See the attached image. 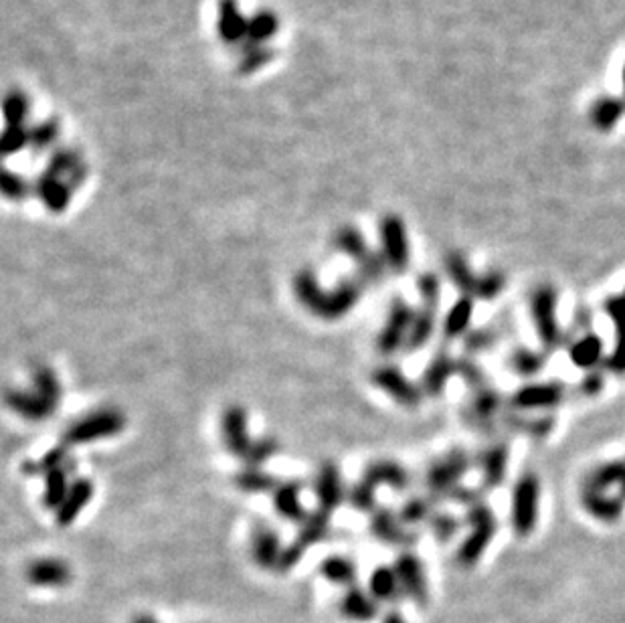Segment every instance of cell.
Here are the masks:
<instances>
[{
    "label": "cell",
    "mask_w": 625,
    "mask_h": 623,
    "mask_svg": "<svg viewBox=\"0 0 625 623\" xmlns=\"http://www.w3.org/2000/svg\"><path fill=\"white\" fill-rule=\"evenodd\" d=\"M294 296L298 304L310 312L314 318L334 322L344 316H348L356 306L361 304L365 284L359 276H346L342 278L332 290H324L320 286V280L316 272H312L310 267H304L292 282Z\"/></svg>",
    "instance_id": "6da1fadb"
},
{
    "label": "cell",
    "mask_w": 625,
    "mask_h": 623,
    "mask_svg": "<svg viewBox=\"0 0 625 623\" xmlns=\"http://www.w3.org/2000/svg\"><path fill=\"white\" fill-rule=\"evenodd\" d=\"M557 306H559V294L555 286L541 284L530 292L528 310H530L534 330H537L543 350L551 354L557 352L559 348H565V332L561 330V324H559Z\"/></svg>",
    "instance_id": "7a4b0ae2"
},
{
    "label": "cell",
    "mask_w": 625,
    "mask_h": 623,
    "mask_svg": "<svg viewBox=\"0 0 625 623\" xmlns=\"http://www.w3.org/2000/svg\"><path fill=\"white\" fill-rule=\"evenodd\" d=\"M126 429V415L120 409L108 407L98 409L79 417L61 433V445L65 448H77V445H89L100 439L120 435Z\"/></svg>",
    "instance_id": "3957f363"
},
{
    "label": "cell",
    "mask_w": 625,
    "mask_h": 623,
    "mask_svg": "<svg viewBox=\"0 0 625 623\" xmlns=\"http://www.w3.org/2000/svg\"><path fill=\"white\" fill-rule=\"evenodd\" d=\"M472 468V456L464 448H454L445 456L433 460L425 472V488L437 502L448 500L450 494L462 486L464 476Z\"/></svg>",
    "instance_id": "277c9868"
},
{
    "label": "cell",
    "mask_w": 625,
    "mask_h": 623,
    "mask_svg": "<svg viewBox=\"0 0 625 623\" xmlns=\"http://www.w3.org/2000/svg\"><path fill=\"white\" fill-rule=\"evenodd\" d=\"M464 522L472 530H470L468 537L462 541V545L458 547L456 561L462 567H474L482 559L486 549L490 547L494 534H496V528H498V520H496V514L492 512V508L488 504L480 502V504L470 506L466 510Z\"/></svg>",
    "instance_id": "5b68a950"
},
{
    "label": "cell",
    "mask_w": 625,
    "mask_h": 623,
    "mask_svg": "<svg viewBox=\"0 0 625 623\" xmlns=\"http://www.w3.org/2000/svg\"><path fill=\"white\" fill-rule=\"evenodd\" d=\"M539 506H541V480L537 474L526 472L516 480L510 500V522L518 537L524 539L537 528Z\"/></svg>",
    "instance_id": "8992f818"
},
{
    "label": "cell",
    "mask_w": 625,
    "mask_h": 623,
    "mask_svg": "<svg viewBox=\"0 0 625 623\" xmlns=\"http://www.w3.org/2000/svg\"><path fill=\"white\" fill-rule=\"evenodd\" d=\"M379 241H381V253L387 259L389 270L393 274H405L411 263V245L407 235L405 221L389 213L379 223Z\"/></svg>",
    "instance_id": "52a82bcc"
},
{
    "label": "cell",
    "mask_w": 625,
    "mask_h": 623,
    "mask_svg": "<svg viewBox=\"0 0 625 623\" xmlns=\"http://www.w3.org/2000/svg\"><path fill=\"white\" fill-rule=\"evenodd\" d=\"M415 312L411 304H407L403 298H395L387 310L385 324L377 336V350L383 356H393L401 350H405Z\"/></svg>",
    "instance_id": "ba28073f"
},
{
    "label": "cell",
    "mask_w": 625,
    "mask_h": 623,
    "mask_svg": "<svg viewBox=\"0 0 625 623\" xmlns=\"http://www.w3.org/2000/svg\"><path fill=\"white\" fill-rule=\"evenodd\" d=\"M371 383L381 389L387 397H391L397 405L415 409L423 401V391L417 383H413L399 367L395 365H379L371 373Z\"/></svg>",
    "instance_id": "9c48e42d"
},
{
    "label": "cell",
    "mask_w": 625,
    "mask_h": 623,
    "mask_svg": "<svg viewBox=\"0 0 625 623\" xmlns=\"http://www.w3.org/2000/svg\"><path fill=\"white\" fill-rule=\"evenodd\" d=\"M567 389L559 381L549 383H528L516 389L508 399V409L512 411H551L565 401Z\"/></svg>",
    "instance_id": "30bf717a"
},
{
    "label": "cell",
    "mask_w": 625,
    "mask_h": 623,
    "mask_svg": "<svg viewBox=\"0 0 625 623\" xmlns=\"http://www.w3.org/2000/svg\"><path fill=\"white\" fill-rule=\"evenodd\" d=\"M504 409V399L500 391L494 387H484L480 391H474L472 401L462 409V417L468 425V429H474L482 435L496 433V417Z\"/></svg>",
    "instance_id": "8fae6325"
},
{
    "label": "cell",
    "mask_w": 625,
    "mask_h": 623,
    "mask_svg": "<svg viewBox=\"0 0 625 623\" xmlns=\"http://www.w3.org/2000/svg\"><path fill=\"white\" fill-rule=\"evenodd\" d=\"M219 431H221V441L225 445V450L231 456L243 460L253 445V437L249 433L247 409L237 403L225 407L221 413Z\"/></svg>",
    "instance_id": "7c38bea8"
},
{
    "label": "cell",
    "mask_w": 625,
    "mask_h": 623,
    "mask_svg": "<svg viewBox=\"0 0 625 623\" xmlns=\"http://www.w3.org/2000/svg\"><path fill=\"white\" fill-rule=\"evenodd\" d=\"M369 530L373 537L389 547H413L417 543V532L407 528L399 514L387 506H377V510L371 514Z\"/></svg>",
    "instance_id": "4fadbf2b"
},
{
    "label": "cell",
    "mask_w": 625,
    "mask_h": 623,
    "mask_svg": "<svg viewBox=\"0 0 625 623\" xmlns=\"http://www.w3.org/2000/svg\"><path fill=\"white\" fill-rule=\"evenodd\" d=\"M314 494H316V508L328 514H334L336 508H340V504L346 500L348 490L344 488L342 472L334 462H324L318 468Z\"/></svg>",
    "instance_id": "5bb4252c"
},
{
    "label": "cell",
    "mask_w": 625,
    "mask_h": 623,
    "mask_svg": "<svg viewBox=\"0 0 625 623\" xmlns=\"http://www.w3.org/2000/svg\"><path fill=\"white\" fill-rule=\"evenodd\" d=\"M286 547L276 528L267 522H257L251 532V557L263 569H280Z\"/></svg>",
    "instance_id": "9a60e30c"
},
{
    "label": "cell",
    "mask_w": 625,
    "mask_h": 623,
    "mask_svg": "<svg viewBox=\"0 0 625 623\" xmlns=\"http://www.w3.org/2000/svg\"><path fill=\"white\" fill-rule=\"evenodd\" d=\"M476 466L482 474L484 490H496L504 484L510 466V445L508 441H494L476 456Z\"/></svg>",
    "instance_id": "2e32d148"
},
{
    "label": "cell",
    "mask_w": 625,
    "mask_h": 623,
    "mask_svg": "<svg viewBox=\"0 0 625 623\" xmlns=\"http://www.w3.org/2000/svg\"><path fill=\"white\" fill-rule=\"evenodd\" d=\"M603 310L613 322L615 328V348L607 356L603 369L611 375H625V300L621 296H607L603 302Z\"/></svg>",
    "instance_id": "e0dca14e"
},
{
    "label": "cell",
    "mask_w": 625,
    "mask_h": 623,
    "mask_svg": "<svg viewBox=\"0 0 625 623\" xmlns=\"http://www.w3.org/2000/svg\"><path fill=\"white\" fill-rule=\"evenodd\" d=\"M454 375H456V359L445 348H439L431 356L429 365L425 367L419 387H421L425 397L437 399L443 395L445 387H448V383Z\"/></svg>",
    "instance_id": "ac0fdd59"
},
{
    "label": "cell",
    "mask_w": 625,
    "mask_h": 623,
    "mask_svg": "<svg viewBox=\"0 0 625 623\" xmlns=\"http://www.w3.org/2000/svg\"><path fill=\"white\" fill-rule=\"evenodd\" d=\"M395 571H397V577L401 581L403 593L407 597H411L417 605H425L429 593H427L425 569H423V563L419 561V557H415L409 551L401 553L397 563H395Z\"/></svg>",
    "instance_id": "d6986e66"
},
{
    "label": "cell",
    "mask_w": 625,
    "mask_h": 623,
    "mask_svg": "<svg viewBox=\"0 0 625 623\" xmlns=\"http://www.w3.org/2000/svg\"><path fill=\"white\" fill-rule=\"evenodd\" d=\"M73 193L75 191L69 185L67 178L57 176L49 170H43V174L37 178V183H35V195L39 197L43 207L51 213L67 211Z\"/></svg>",
    "instance_id": "ffe728a7"
},
{
    "label": "cell",
    "mask_w": 625,
    "mask_h": 623,
    "mask_svg": "<svg viewBox=\"0 0 625 623\" xmlns=\"http://www.w3.org/2000/svg\"><path fill=\"white\" fill-rule=\"evenodd\" d=\"M94 492H96V486H94L92 480H89V478H75L71 482V488H69L65 500L53 512L57 526H61V528L71 526L77 520V516L87 508V504L92 502Z\"/></svg>",
    "instance_id": "44dd1931"
},
{
    "label": "cell",
    "mask_w": 625,
    "mask_h": 623,
    "mask_svg": "<svg viewBox=\"0 0 625 623\" xmlns=\"http://www.w3.org/2000/svg\"><path fill=\"white\" fill-rule=\"evenodd\" d=\"M249 19L241 13L237 0H219L217 31L225 45H243L247 41Z\"/></svg>",
    "instance_id": "7402d4cb"
},
{
    "label": "cell",
    "mask_w": 625,
    "mask_h": 623,
    "mask_svg": "<svg viewBox=\"0 0 625 623\" xmlns=\"http://www.w3.org/2000/svg\"><path fill=\"white\" fill-rule=\"evenodd\" d=\"M272 502L276 512L290 522H304L308 518V508L302 500V484L298 480L280 482L272 494Z\"/></svg>",
    "instance_id": "603a6c76"
},
{
    "label": "cell",
    "mask_w": 625,
    "mask_h": 623,
    "mask_svg": "<svg viewBox=\"0 0 625 623\" xmlns=\"http://www.w3.org/2000/svg\"><path fill=\"white\" fill-rule=\"evenodd\" d=\"M567 350H569L571 363L577 369H583V371L599 369V365L603 367V363L607 359L605 348H603V340L597 334H593V332H587V334L579 336L575 342H571V346Z\"/></svg>",
    "instance_id": "cb8c5ba5"
},
{
    "label": "cell",
    "mask_w": 625,
    "mask_h": 623,
    "mask_svg": "<svg viewBox=\"0 0 625 623\" xmlns=\"http://www.w3.org/2000/svg\"><path fill=\"white\" fill-rule=\"evenodd\" d=\"M363 478L369 480L371 484L379 486H389L397 492H403L411 486V474L407 468H403L399 462L393 460H375L371 462L365 472Z\"/></svg>",
    "instance_id": "d4e9b609"
},
{
    "label": "cell",
    "mask_w": 625,
    "mask_h": 623,
    "mask_svg": "<svg viewBox=\"0 0 625 623\" xmlns=\"http://www.w3.org/2000/svg\"><path fill=\"white\" fill-rule=\"evenodd\" d=\"M581 506L595 520L613 524L623 516L625 498L611 496L607 492H581Z\"/></svg>",
    "instance_id": "484cf974"
},
{
    "label": "cell",
    "mask_w": 625,
    "mask_h": 623,
    "mask_svg": "<svg viewBox=\"0 0 625 623\" xmlns=\"http://www.w3.org/2000/svg\"><path fill=\"white\" fill-rule=\"evenodd\" d=\"M5 403L13 413L27 421H45L53 417V411L41 401L33 389H7Z\"/></svg>",
    "instance_id": "4316f807"
},
{
    "label": "cell",
    "mask_w": 625,
    "mask_h": 623,
    "mask_svg": "<svg viewBox=\"0 0 625 623\" xmlns=\"http://www.w3.org/2000/svg\"><path fill=\"white\" fill-rule=\"evenodd\" d=\"M31 389L41 397V401L53 411V415L59 411L63 401V387L57 377V373L49 365H35L31 371Z\"/></svg>",
    "instance_id": "83f0119b"
},
{
    "label": "cell",
    "mask_w": 625,
    "mask_h": 623,
    "mask_svg": "<svg viewBox=\"0 0 625 623\" xmlns=\"http://www.w3.org/2000/svg\"><path fill=\"white\" fill-rule=\"evenodd\" d=\"M443 267L450 282L460 290V294L474 298L476 286H478V274H474L466 255L462 251H450L443 259Z\"/></svg>",
    "instance_id": "f1b7e54d"
},
{
    "label": "cell",
    "mask_w": 625,
    "mask_h": 623,
    "mask_svg": "<svg viewBox=\"0 0 625 623\" xmlns=\"http://www.w3.org/2000/svg\"><path fill=\"white\" fill-rule=\"evenodd\" d=\"M27 579L39 587H63L71 581V569L59 559H39L29 565Z\"/></svg>",
    "instance_id": "f546056e"
},
{
    "label": "cell",
    "mask_w": 625,
    "mask_h": 623,
    "mask_svg": "<svg viewBox=\"0 0 625 623\" xmlns=\"http://www.w3.org/2000/svg\"><path fill=\"white\" fill-rule=\"evenodd\" d=\"M332 247L338 253L350 257L354 263H361L373 251L363 231L354 225H342L340 229H336V233L332 235Z\"/></svg>",
    "instance_id": "4dcf8cb0"
},
{
    "label": "cell",
    "mask_w": 625,
    "mask_h": 623,
    "mask_svg": "<svg viewBox=\"0 0 625 623\" xmlns=\"http://www.w3.org/2000/svg\"><path fill=\"white\" fill-rule=\"evenodd\" d=\"M472 316H474V298L460 296L443 318L441 326L443 336L448 340L464 338L472 330Z\"/></svg>",
    "instance_id": "1f68e13d"
},
{
    "label": "cell",
    "mask_w": 625,
    "mask_h": 623,
    "mask_svg": "<svg viewBox=\"0 0 625 623\" xmlns=\"http://www.w3.org/2000/svg\"><path fill=\"white\" fill-rule=\"evenodd\" d=\"M549 352L516 346L508 354V369L518 377H537L547 367Z\"/></svg>",
    "instance_id": "d6a6232c"
},
{
    "label": "cell",
    "mask_w": 625,
    "mask_h": 623,
    "mask_svg": "<svg viewBox=\"0 0 625 623\" xmlns=\"http://www.w3.org/2000/svg\"><path fill=\"white\" fill-rule=\"evenodd\" d=\"M437 310H439V308L423 306V304H421V308L415 312V320H413V326H411L407 344H405V352H407V354L419 352V350L425 348L427 342L433 338L435 324H437Z\"/></svg>",
    "instance_id": "836d02e7"
},
{
    "label": "cell",
    "mask_w": 625,
    "mask_h": 623,
    "mask_svg": "<svg viewBox=\"0 0 625 623\" xmlns=\"http://www.w3.org/2000/svg\"><path fill=\"white\" fill-rule=\"evenodd\" d=\"M502 423L504 427L512 429V431H520V433H526L530 437H537V439H543L547 435H551V431L555 429V417L551 415H539V417H524L522 413L518 411H512L508 409L504 415H502Z\"/></svg>",
    "instance_id": "e575fe53"
},
{
    "label": "cell",
    "mask_w": 625,
    "mask_h": 623,
    "mask_svg": "<svg viewBox=\"0 0 625 623\" xmlns=\"http://www.w3.org/2000/svg\"><path fill=\"white\" fill-rule=\"evenodd\" d=\"M625 476V462L611 460L593 468L581 482V492H607L611 486L621 484Z\"/></svg>",
    "instance_id": "d590c367"
},
{
    "label": "cell",
    "mask_w": 625,
    "mask_h": 623,
    "mask_svg": "<svg viewBox=\"0 0 625 623\" xmlns=\"http://www.w3.org/2000/svg\"><path fill=\"white\" fill-rule=\"evenodd\" d=\"M330 518H332V514L314 508L308 514V518L300 524V530H298V537H296L294 545L300 547L302 551H306V549L322 543L328 537V532H330Z\"/></svg>",
    "instance_id": "8d00e7d4"
},
{
    "label": "cell",
    "mask_w": 625,
    "mask_h": 623,
    "mask_svg": "<svg viewBox=\"0 0 625 623\" xmlns=\"http://www.w3.org/2000/svg\"><path fill=\"white\" fill-rule=\"evenodd\" d=\"M233 484L243 494H274L280 480L263 468L245 466L233 476Z\"/></svg>",
    "instance_id": "74e56055"
},
{
    "label": "cell",
    "mask_w": 625,
    "mask_h": 623,
    "mask_svg": "<svg viewBox=\"0 0 625 623\" xmlns=\"http://www.w3.org/2000/svg\"><path fill=\"white\" fill-rule=\"evenodd\" d=\"M75 468H57L43 476V506L51 512H55L61 502L65 500L69 488H71V474Z\"/></svg>",
    "instance_id": "f35d334b"
},
{
    "label": "cell",
    "mask_w": 625,
    "mask_h": 623,
    "mask_svg": "<svg viewBox=\"0 0 625 623\" xmlns=\"http://www.w3.org/2000/svg\"><path fill=\"white\" fill-rule=\"evenodd\" d=\"M280 31V19L272 11H259L253 17H249L247 27V41L241 47H257L265 45L272 37H276Z\"/></svg>",
    "instance_id": "ab89813d"
},
{
    "label": "cell",
    "mask_w": 625,
    "mask_h": 623,
    "mask_svg": "<svg viewBox=\"0 0 625 623\" xmlns=\"http://www.w3.org/2000/svg\"><path fill=\"white\" fill-rule=\"evenodd\" d=\"M57 468H75V462L71 460L69 456V448H65V445H55V448H51L49 452H45L39 460H29L21 466V472L25 476H45L47 472L51 470H57Z\"/></svg>",
    "instance_id": "60d3db41"
},
{
    "label": "cell",
    "mask_w": 625,
    "mask_h": 623,
    "mask_svg": "<svg viewBox=\"0 0 625 623\" xmlns=\"http://www.w3.org/2000/svg\"><path fill=\"white\" fill-rule=\"evenodd\" d=\"M437 500L435 498H431L429 494H425V496H413V498H409V500H405L403 504H401V508H399V518H401V522L407 526V528H411V526H417V524H427L429 522V518L437 512L435 508H437Z\"/></svg>",
    "instance_id": "b9f144b4"
},
{
    "label": "cell",
    "mask_w": 625,
    "mask_h": 623,
    "mask_svg": "<svg viewBox=\"0 0 625 623\" xmlns=\"http://www.w3.org/2000/svg\"><path fill=\"white\" fill-rule=\"evenodd\" d=\"M369 587H371V595L381 601H395L403 593L395 567H387V565L377 567L373 571L369 579Z\"/></svg>",
    "instance_id": "7bdbcfd3"
},
{
    "label": "cell",
    "mask_w": 625,
    "mask_h": 623,
    "mask_svg": "<svg viewBox=\"0 0 625 623\" xmlns=\"http://www.w3.org/2000/svg\"><path fill=\"white\" fill-rule=\"evenodd\" d=\"M342 611L352 619H371L377 615V603L363 589H350L342 599Z\"/></svg>",
    "instance_id": "ee69618b"
},
{
    "label": "cell",
    "mask_w": 625,
    "mask_h": 623,
    "mask_svg": "<svg viewBox=\"0 0 625 623\" xmlns=\"http://www.w3.org/2000/svg\"><path fill=\"white\" fill-rule=\"evenodd\" d=\"M346 502L352 506L356 512H367L373 514L377 510V486L371 484L369 480L361 478L354 486L348 488Z\"/></svg>",
    "instance_id": "f6af8a7d"
},
{
    "label": "cell",
    "mask_w": 625,
    "mask_h": 623,
    "mask_svg": "<svg viewBox=\"0 0 625 623\" xmlns=\"http://www.w3.org/2000/svg\"><path fill=\"white\" fill-rule=\"evenodd\" d=\"M427 528H429V532L433 534V539H435L437 543L445 545V543H450V541L456 537V534L460 532L462 520H460L458 516L450 514V512L437 510V512L429 518Z\"/></svg>",
    "instance_id": "bcb514c9"
},
{
    "label": "cell",
    "mask_w": 625,
    "mask_h": 623,
    "mask_svg": "<svg viewBox=\"0 0 625 623\" xmlns=\"http://www.w3.org/2000/svg\"><path fill=\"white\" fill-rule=\"evenodd\" d=\"M320 573H322V577H326V579L332 581V583L348 585V583H352L354 577H356V565H354L348 557L330 555L328 559L322 561Z\"/></svg>",
    "instance_id": "7dc6e473"
},
{
    "label": "cell",
    "mask_w": 625,
    "mask_h": 623,
    "mask_svg": "<svg viewBox=\"0 0 625 623\" xmlns=\"http://www.w3.org/2000/svg\"><path fill=\"white\" fill-rule=\"evenodd\" d=\"M387 272H391V270H389L387 259L383 257L381 249L379 251H371L367 255V259H363L359 265H356V276L363 280L365 286H369V284L379 286L385 280Z\"/></svg>",
    "instance_id": "c3c4849f"
},
{
    "label": "cell",
    "mask_w": 625,
    "mask_h": 623,
    "mask_svg": "<svg viewBox=\"0 0 625 623\" xmlns=\"http://www.w3.org/2000/svg\"><path fill=\"white\" fill-rule=\"evenodd\" d=\"M29 112H31V102L21 89H13V92L5 96L3 114H5L7 126H25V122L29 120Z\"/></svg>",
    "instance_id": "681fc988"
},
{
    "label": "cell",
    "mask_w": 625,
    "mask_h": 623,
    "mask_svg": "<svg viewBox=\"0 0 625 623\" xmlns=\"http://www.w3.org/2000/svg\"><path fill=\"white\" fill-rule=\"evenodd\" d=\"M278 452H280V441L276 437L263 435L259 439H253L251 450L247 452L243 462L245 466H251V468H263Z\"/></svg>",
    "instance_id": "f907efd6"
},
{
    "label": "cell",
    "mask_w": 625,
    "mask_h": 623,
    "mask_svg": "<svg viewBox=\"0 0 625 623\" xmlns=\"http://www.w3.org/2000/svg\"><path fill=\"white\" fill-rule=\"evenodd\" d=\"M274 49H270L267 45H257V47H241V57L237 63V71L241 75H251L255 71H259L261 67H265L274 59Z\"/></svg>",
    "instance_id": "816d5d0a"
},
{
    "label": "cell",
    "mask_w": 625,
    "mask_h": 623,
    "mask_svg": "<svg viewBox=\"0 0 625 623\" xmlns=\"http://www.w3.org/2000/svg\"><path fill=\"white\" fill-rule=\"evenodd\" d=\"M498 330L494 326H480V328H472L466 336H464V348L468 356H476L482 352L492 350L498 344Z\"/></svg>",
    "instance_id": "f5cc1de1"
},
{
    "label": "cell",
    "mask_w": 625,
    "mask_h": 623,
    "mask_svg": "<svg viewBox=\"0 0 625 623\" xmlns=\"http://www.w3.org/2000/svg\"><path fill=\"white\" fill-rule=\"evenodd\" d=\"M0 189H3V195L9 201H15V203H23L25 199L31 197V193H35V185H31L23 174L13 172L9 168L3 174V183H0Z\"/></svg>",
    "instance_id": "db71d44e"
},
{
    "label": "cell",
    "mask_w": 625,
    "mask_h": 623,
    "mask_svg": "<svg viewBox=\"0 0 625 623\" xmlns=\"http://www.w3.org/2000/svg\"><path fill=\"white\" fill-rule=\"evenodd\" d=\"M506 290V276L500 270H488L486 274L478 276V286L474 300L494 302Z\"/></svg>",
    "instance_id": "11a10c76"
},
{
    "label": "cell",
    "mask_w": 625,
    "mask_h": 623,
    "mask_svg": "<svg viewBox=\"0 0 625 623\" xmlns=\"http://www.w3.org/2000/svg\"><path fill=\"white\" fill-rule=\"evenodd\" d=\"M456 375L474 391L488 387V375L484 369L474 361V356H460L456 359Z\"/></svg>",
    "instance_id": "9f6ffc18"
},
{
    "label": "cell",
    "mask_w": 625,
    "mask_h": 623,
    "mask_svg": "<svg viewBox=\"0 0 625 623\" xmlns=\"http://www.w3.org/2000/svg\"><path fill=\"white\" fill-rule=\"evenodd\" d=\"M59 122L55 118H47L43 122H39L37 126L31 128V148L35 152H43V150H49L57 138H59Z\"/></svg>",
    "instance_id": "6f0895ef"
},
{
    "label": "cell",
    "mask_w": 625,
    "mask_h": 623,
    "mask_svg": "<svg viewBox=\"0 0 625 623\" xmlns=\"http://www.w3.org/2000/svg\"><path fill=\"white\" fill-rule=\"evenodd\" d=\"M27 146H31V130L27 126H7L5 128L3 140H0V148H3L5 156L19 154Z\"/></svg>",
    "instance_id": "680465c9"
},
{
    "label": "cell",
    "mask_w": 625,
    "mask_h": 623,
    "mask_svg": "<svg viewBox=\"0 0 625 623\" xmlns=\"http://www.w3.org/2000/svg\"><path fill=\"white\" fill-rule=\"evenodd\" d=\"M417 292L423 306L439 308L441 302V280L433 272H423L417 276Z\"/></svg>",
    "instance_id": "91938a15"
},
{
    "label": "cell",
    "mask_w": 625,
    "mask_h": 623,
    "mask_svg": "<svg viewBox=\"0 0 625 623\" xmlns=\"http://www.w3.org/2000/svg\"><path fill=\"white\" fill-rule=\"evenodd\" d=\"M605 389V369L599 367V369H593V371H587V375L581 379V383L577 385V391L579 395L583 397H597L601 395V391Z\"/></svg>",
    "instance_id": "94428289"
},
{
    "label": "cell",
    "mask_w": 625,
    "mask_h": 623,
    "mask_svg": "<svg viewBox=\"0 0 625 623\" xmlns=\"http://www.w3.org/2000/svg\"><path fill=\"white\" fill-rule=\"evenodd\" d=\"M482 496H484L482 490H478V488H468V486L462 484V486H458V488L450 494L448 500H454L456 504H462V506L470 508V506L480 504V502H482Z\"/></svg>",
    "instance_id": "6125c7cd"
},
{
    "label": "cell",
    "mask_w": 625,
    "mask_h": 623,
    "mask_svg": "<svg viewBox=\"0 0 625 623\" xmlns=\"http://www.w3.org/2000/svg\"><path fill=\"white\" fill-rule=\"evenodd\" d=\"M385 623H405V621H403V617H401L399 613H389L387 619H385Z\"/></svg>",
    "instance_id": "be15d7a7"
},
{
    "label": "cell",
    "mask_w": 625,
    "mask_h": 623,
    "mask_svg": "<svg viewBox=\"0 0 625 623\" xmlns=\"http://www.w3.org/2000/svg\"><path fill=\"white\" fill-rule=\"evenodd\" d=\"M134 623H156V619L150 617V615H140V617L134 619Z\"/></svg>",
    "instance_id": "e7e4bbea"
},
{
    "label": "cell",
    "mask_w": 625,
    "mask_h": 623,
    "mask_svg": "<svg viewBox=\"0 0 625 623\" xmlns=\"http://www.w3.org/2000/svg\"><path fill=\"white\" fill-rule=\"evenodd\" d=\"M619 488H621V496L625 498V476H623V480H621V484H619Z\"/></svg>",
    "instance_id": "03108f58"
},
{
    "label": "cell",
    "mask_w": 625,
    "mask_h": 623,
    "mask_svg": "<svg viewBox=\"0 0 625 623\" xmlns=\"http://www.w3.org/2000/svg\"><path fill=\"white\" fill-rule=\"evenodd\" d=\"M621 298H623V300H625V290H623V294H621Z\"/></svg>",
    "instance_id": "003e7915"
}]
</instances>
